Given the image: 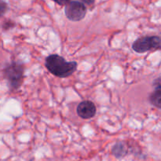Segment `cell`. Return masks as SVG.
Masks as SVG:
<instances>
[{
	"label": "cell",
	"mask_w": 161,
	"mask_h": 161,
	"mask_svg": "<svg viewBox=\"0 0 161 161\" xmlns=\"http://www.w3.org/2000/svg\"><path fill=\"white\" fill-rule=\"evenodd\" d=\"M45 65L47 70L59 78H67L72 75L77 69L75 61H67L58 54H50L46 58Z\"/></svg>",
	"instance_id": "6da1fadb"
},
{
	"label": "cell",
	"mask_w": 161,
	"mask_h": 161,
	"mask_svg": "<svg viewBox=\"0 0 161 161\" xmlns=\"http://www.w3.org/2000/svg\"><path fill=\"white\" fill-rule=\"evenodd\" d=\"M25 68L20 62L14 61L4 70V77L9 83V88L13 91L17 90L23 83Z\"/></svg>",
	"instance_id": "7a4b0ae2"
},
{
	"label": "cell",
	"mask_w": 161,
	"mask_h": 161,
	"mask_svg": "<svg viewBox=\"0 0 161 161\" xmlns=\"http://www.w3.org/2000/svg\"><path fill=\"white\" fill-rule=\"evenodd\" d=\"M160 38L157 36L141 37L136 39L132 45L134 51L138 53H146L151 50H160Z\"/></svg>",
	"instance_id": "3957f363"
},
{
	"label": "cell",
	"mask_w": 161,
	"mask_h": 161,
	"mask_svg": "<svg viewBox=\"0 0 161 161\" xmlns=\"http://www.w3.org/2000/svg\"><path fill=\"white\" fill-rule=\"evenodd\" d=\"M64 14L66 17L72 21H80L85 17L86 8L81 2L71 1L65 5Z\"/></svg>",
	"instance_id": "277c9868"
},
{
	"label": "cell",
	"mask_w": 161,
	"mask_h": 161,
	"mask_svg": "<svg viewBox=\"0 0 161 161\" xmlns=\"http://www.w3.org/2000/svg\"><path fill=\"white\" fill-rule=\"evenodd\" d=\"M77 114L83 119H89L94 117L96 114V106L91 101H83L77 106Z\"/></svg>",
	"instance_id": "5b68a950"
},
{
	"label": "cell",
	"mask_w": 161,
	"mask_h": 161,
	"mask_svg": "<svg viewBox=\"0 0 161 161\" xmlns=\"http://www.w3.org/2000/svg\"><path fill=\"white\" fill-rule=\"evenodd\" d=\"M127 153V149L123 142H118L112 149V154L118 159L123 158Z\"/></svg>",
	"instance_id": "8992f818"
},
{
	"label": "cell",
	"mask_w": 161,
	"mask_h": 161,
	"mask_svg": "<svg viewBox=\"0 0 161 161\" xmlns=\"http://www.w3.org/2000/svg\"><path fill=\"white\" fill-rule=\"evenodd\" d=\"M149 102L157 108H161V86L155 87L153 92L149 96Z\"/></svg>",
	"instance_id": "52a82bcc"
},
{
	"label": "cell",
	"mask_w": 161,
	"mask_h": 161,
	"mask_svg": "<svg viewBox=\"0 0 161 161\" xmlns=\"http://www.w3.org/2000/svg\"><path fill=\"white\" fill-rule=\"evenodd\" d=\"M8 9V5L5 2L0 1V17H3Z\"/></svg>",
	"instance_id": "ba28073f"
},
{
	"label": "cell",
	"mask_w": 161,
	"mask_h": 161,
	"mask_svg": "<svg viewBox=\"0 0 161 161\" xmlns=\"http://www.w3.org/2000/svg\"><path fill=\"white\" fill-rule=\"evenodd\" d=\"M54 3H56L57 4L60 5V6H64V5L67 4L69 2H70V0H52Z\"/></svg>",
	"instance_id": "9c48e42d"
},
{
	"label": "cell",
	"mask_w": 161,
	"mask_h": 161,
	"mask_svg": "<svg viewBox=\"0 0 161 161\" xmlns=\"http://www.w3.org/2000/svg\"><path fill=\"white\" fill-rule=\"evenodd\" d=\"M81 1L83 2V3H84V4L88 5V6H91V5L94 4L95 0H81Z\"/></svg>",
	"instance_id": "30bf717a"
}]
</instances>
